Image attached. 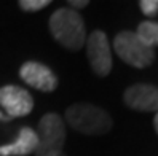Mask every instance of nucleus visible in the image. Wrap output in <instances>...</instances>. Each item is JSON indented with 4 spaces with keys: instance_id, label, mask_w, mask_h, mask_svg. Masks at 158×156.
<instances>
[{
    "instance_id": "1",
    "label": "nucleus",
    "mask_w": 158,
    "mask_h": 156,
    "mask_svg": "<svg viewBox=\"0 0 158 156\" xmlns=\"http://www.w3.org/2000/svg\"><path fill=\"white\" fill-rule=\"evenodd\" d=\"M50 32L59 45L70 51H78L86 42L83 18L72 8H59L51 14Z\"/></svg>"
},
{
    "instance_id": "2",
    "label": "nucleus",
    "mask_w": 158,
    "mask_h": 156,
    "mask_svg": "<svg viewBox=\"0 0 158 156\" xmlns=\"http://www.w3.org/2000/svg\"><path fill=\"white\" fill-rule=\"evenodd\" d=\"M66 121L72 129L86 135H101L112 129L110 115L91 104H73L66 110Z\"/></svg>"
},
{
    "instance_id": "3",
    "label": "nucleus",
    "mask_w": 158,
    "mask_h": 156,
    "mask_svg": "<svg viewBox=\"0 0 158 156\" xmlns=\"http://www.w3.org/2000/svg\"><path fill=\"white\" fill-rule=\"evenodd\" d=\"M114 50L118 58L136 69L148 67L155 59V51L136 32L123 30L114 40Z\"/></svg>"
},
{
    "instance_id": "4",
    "label": "nucleus",
    "mask_w": 158,
    "mask_h": 156,
    "mask_svg": "<svg viewBox=\"0 0 158 156\" xmlns=\"http://www.w3.org/2000/svg\"><path fill=\"white\" fill-rule=\"evenodd\" d=\"M39 146L35 156H45L50 153H59L66 143V126L58 113H46L39 121Z\"/></svg>"
},
{
    "instance_id": "5",
    "label": "nucleus",
    "mask_w": 158,
    "mask_h": 156,
    "mask_svg": "<svg viewBox=\"0 0 158 156\" xmlns=\"http://www.w3.org/2000/svg\"><path fill=\"white\" fill-rule=\"evenodd\" d=\"M85 45L91 70L99 77H107L112 70V53L107 35L102 30H93Z\"/></svg>"
},
{
    "instance_id": "6",
    "label": "nucleus",
    "mask_w": 158,
    "mask_h": 156,
    "mask_svg": "<svg viewBox=\"0 0 158 156\" xmlns=\"http://www.w3.org/2000/svg\"><path fill=\"white\" fill-rule=\"evenodd\" d=\"M0 107L6 112V118L27 116L34 108V99L21 86L6 85L0 88Z\"/></svg>"
},
{
    "instance_id": "7",
    "label": "nucleus",
    "mask_w": 158,
    "mask_h": 156,
    "mask_svg": "<svg viewBox=\"0 0 158 156\" xmlns=\"http://www.w3.org/2000/svg\"><path fill=\"white\" fill-rule=\"evenodd\" d=\"M19 77L24 83L42 91V93H53L58 88V78L50 67L37 61H27L19 69Z\"/></svg>"
},
{
    "instance_id": "8",
    "label": "nucleus",
    "mask_w": 158,
    "mask_h": 156,
    "mask_svg": "<svg viewBox=\"0 0 158 156\" xmlns=\"http://www.w3.org/2000/svg\"><path fill=\"white\" fill-rule=\"evenodd\" d=\"M125 104L137 112L158 113V86L153 85H133L125 91Z\"/></svg>"
},
{
    "instance_id": "9",
    "label": "nucleus",
    "mask_w": 158,
    "mask_h": 156,
    "mask_svg": "<svg viewBox=\"0 0 158 156\" xmlns=\"http://www.w3.org/2000/svg\"><path fill=\"white\" fill-rule=\"evenodd\" d=\"M39 137L37 132L31 127H21L19 135L13 143L0 146V156H26L37 151Z\"/></svg>"
},
{
    "instance_id": "10",
    "label": "nucleus",
    "mask_w": 158,
    "mask_h": 156,
    "mask_svg": "<svg viewBox=\"0 0 158 156\" xmlns=\"http://www.w3.org/2000/svg\"><path fill=\"white\" fill-rule=\"evenodd\" d=\"M136 34L148 45L150 48L158 46V22L155 21H144L137 26Z\"/></svg>"
},
{
    "instance_id": "11",
    "label": "nucleus",
    "mask_w": 158,
    "mask_h": 156,
    "mask_svg": "<svg viewBox=\"0 0 158 156\" xmlns=\"http://www.w3.org/2000/svg\"><path fill=\"white\" fill-rule=\"evenodd\" d=\"M48 5H50V0H21L19 2V6L24 11H39Z\"/></svg>"
},
{
    "instance_id": "12",
    "label": "nucleus",
    "mask_w": 158,
    "mask_h": 156,
    "mask_svg": "<svg viewBox=\"0 0 158 156\" xmlns=\"http://www.w3.org/2000/svg\"><path fill=\"white\" fill-rule=\"evenodd\" d=\"M139 6H141V11L147 18H153L158 13V0H142Z\"/></svg>"
},
{
    "instance_id": "13",
    "label": "nucleus",
    "mask_w": 158,
    "mask_h": 156,
    "mask_svg": "<svg viewBox=\"0 0 158 156\" xmlns=\"http://www.w3.org/2000/svg\"><path fill=\"white\" fill-rule=\"evenodd\" d=\"M88 0H70L69 2V5L70 6H73V8H85V6H88Z\"/></svg>"
},
{
    "instance_id": "14",
    "label": "nucleus",
    "mask_w": 158,
    "mask_h": 156,
    "mask_svg": "<svg viewBox=\"0 0 158 156\" xmlns=\"http://www.w3.org/2000/svg\"><path fill=\"white\" fill-rule=\"evenodd\" d=\"M153 126H155V131L158 134V113H155V120H153Z\"/></svg>"
},
{
    "instance_id": "15",
    "label": "nucleus",
    "mask_w": 158,
    "mask_h": 156,
    "mask_svg": "<svg viewBox=\"0 0 158 156\" xmlns=\"http://www.w3.org/2000/svg\"><path fill=\"white\" fill-rule=\"evenodd\" d=\"M0 121H10V120L6 118V115H3L2 112H0Z\"/></svg>"
},
{
    "instance_id": "16",
    "label": "nucleus",
    "mask_w": 158,
    "mask_h": 156,
    "mask_svg": "<svg viewBox=\"0 0 158 156\" xmlns=\"http://www.w3.org/2000/svg\"><path fill=\"white\" fill-rule=\"evenodd\" d=\"M45 156H64V154H62V151H59V153H50V154H45Z\"/></svg>"
}]
</instances>
